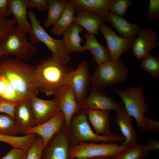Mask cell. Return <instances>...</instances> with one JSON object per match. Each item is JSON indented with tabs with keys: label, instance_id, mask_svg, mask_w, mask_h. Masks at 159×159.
<instances>
[{
	"label": "cell",
	"instance_id": "1",
	"mask_svg": "<svg viewBox=\"0 0 159 159\" xmlns=\"http://www.w3.org/2000/svg\"><path fill=\"white\" fill-rule=\"evenodd\" d=\"M0 75L6 77L24 98L37 95L35 67L4 56L0 62Z\"/></svg>",
	"mask_w": 159,
	"mask_h": 159
},
{
	"label": "cell",
	"instance_id": "2",
	"mask_svg": "<svg viewBox=\"0 0 159 159\" xmlns=\"http://www.w3.org/2000/svg\"><path fill=\"white\" fill-rule=\"evenodd\" d=\"M73 69L62 64L52 56L39 63L36 67V77L39 92L47 96L55 94L69 82Z\"/></svg>",
	"mask_w": 159,
	"mask_h": 159
},
{
	"label": "cell",
	"instance_id": "3",
	"mask_svg": "<svg viewBox=\"0 0 159 159\" xmlns=\"http://www.w3.org/2000/svg\"><path fill=\"white\" fill-rule=\"evenodd\" d=\"M87 119L86 111L82 108L72 117L69 127L66 130L70 146L87 141L95 143L117 142L122 143L125 140L122 135L117 133L106 137L97 135L92 130Z\"/></svg>",
	"mask_w": 159,
	"mask_h": 159
},
{
	"label": "cell",
	"instance_id": "4",
	"mask_svg": "<svg viewBox=\"0 0 159 159\" xmlns=\"http://www.w3.org/2000/svg\"><path fill=\"white\" fill-rule=\"evenodd\" d=\"M113 91L121 99L127 113L135 119L138 128L148 131L152 119L145 115L149 110L142 86L131 87L125 90L115 88Z\"/></svg>",
	"mask_w": 159,
	"mask_h": 159
},
{
	"label": "cell",
	"instance_id": "5",
	"mask_svg": "<svg viewBox=\"0 0 159 159\" xmlns=\"http://www.w3.org/2000/svg\"><path fill=\"white\" fill-rule=\"evenodd\" d=\"M30 21L31 29L29 33V39L33 44L41 42L47 47L52 53V57L60 63L67 65L70 60L62 39H55L49 35L41 26L32 10L27 13Z\"/></svg>",
	"mask_w": 159,
	"mask_h": 159
},
{
	"label": "cell",
	"instance_id": "6",
	"mask_svg": "<svg viewBox=\"0 0 159 159\" xmlns=\"http://www.w3.org/2000/svg\"><path fill=\"white\" fill-rule=\"evenodd\" d=\"M129 71L120 60H109L98 64L90 76L92 84L106 87L115 84L122 83L127 79Z\"/></svg>",
	"mask_w": 159,
	"mask_h": 159
},
{
	"label": "cell",
	"instance_id": "7",
	"mask_svg": "<svg viewBox=\"0 0 159 159\" xmlns=\"http://www.w3.org/2000/svg\"><path fill=\"white\" fill-rule=\"evenodd\" d=\"M4 56H13L21 61L29 60L37 48L27 39L26 34L14 27L0 46Z\"/></svg>",
	"mask_w": 159,
	"mask_h": 159
},
{
	"label": "cell",
	"instance_id": "8",
	"mask_svg": "<svg viewBox=\"0 0 159 159\" xmlns=\"http://www.w3.org/2000/svg\"><path fill=\"white\" fill-rule=\"evenodd\" d=\"M128 147L122 144L118 145L115 143H80L70 146V157L74 158L114 156L126 150Z\"/></svg>",
	"mask_w": 159,
	"mask_h": 159
},
{
	"label": "cell",
	"instance_id": "9",
	"mask_svg": "<svg viewBox=\"0 0 159 159\" xmlns=\"http://www.w3.org/2000/svg\"><path fill=\"white\" fill-rule=\"evenodd\" d=\"M90 90L88 95L78 103L81 108L86 110L116 111L122 106V102L109 96L101 87L91 84Z\"/></svg>",
	"mask_w": 159,
	"mask_h": 159
},
{
	"label": "cell",
	"instance_id": "10",
	"mask_svg": "<svg viewBox=\"0 0 159 159\" xmlns=\"http://www.w3.org/2000/svg\"><path fill=\"white\" fill-rule=\"evenodd\" d=\"M70 147L64 124L44 146L42 159H69Z\"/></svg>",
	"mask_w": 159,
	"mask_h": 159
},
{
	"label": "cell",
	"instance_id": "11",
	"mask_svg": "<svg viewBox=\"0 0 159 159\" xmlns=\"http://www.w3.org/2000/svg\"><path fill=\"white\" fill-rule=\"evenodd\" d=\"M99 31L105 39L111 60H120L122 54L128 51L132 46L134 41L120 37L111 27L103 23L100 26Z\"/></svg>",
	"mask_w": 159,
	"mask_h": 159
},
{
	"label": "cell",
	"instance_id": "12",
	"mask_svg": "<svg viewBox=\"0 0 159 159\" xmlns=\"http://www.w3.org/2000/svg\"><path fill=\"white\" fill-rule=\"evenodd\" d=\"M54 95V98L59 102L60 110L64 115V125L67 130L72 117L81 108L77 103L74 90L69 82L60 88Z\"/></svg>",
	"mask_w": 159,
	"mask_h": 159
},
{
	"label": "cell",
	"instance_id": "13",
	"mask_svg": "<svg viewBox=\"0 0 159 159\" xmlns=\"http://www.w3.org/2000/svg\"><path fill=\"white\" fill-rule=\"evenodd\" d=\"M88 62L84 60L72 72L69 82L74 90L78 104L87 96L90 89V76Z\"/></svg>",
	"mask_w": 159,
	"mask_h": 159
},
{
	"label": "cell",
	"instance_id": "14",
	"mask_svg": "<svg viewBox=\"0 0 159 159\" xmlns=\"http://www.w3.org/2000/svg\"><path fill=\"white\" fill-rule=\"evenodd\" d=\"M30 99L36 125L48 120L60 110L59 102L55 98L45 100L34 95L30 97Z\"/></svg>",
	"mask_w": 159,
	"mask_h": 159
},
{
	"label": "cell",
	"instance_id": "15",
	"mask_svg": "<svg viewBox=\"0 0 159 159\" xmlns=\"http://www.w3.org/2000/svg\"><path fill=\"white\" fill-rule=\"evenodd\" d=\"M137 36L131 47L134 56L140 60L156 48L158 37L156 32L151 27L141 29Z\"/></svg>",
	"mask_w": 159,
	"mask_h": 159
},
{
	"label": "cell",
	"instance_id": "16",
	"mask_svg": "<svg viewBox=\"0 0 159 159\" xmlns=\"http://www.w3.org/2000/svg\"><path fill=\"white\" fill-rule=\"evenodd\" d=\"M65 121L64 115L60 110L48 120L28 130L25 135L33 133L40 136L45 146L49 140L61 130Z\"/></svg>",
	"mask_w": 159,
	"mask_h": 159
},
{
	"label": "cell",
	"instance_id": "17",
	"mask_svg": "<svg viewBox=\"0 0 159 159\" xmlns=\"http://www.w3.org/2000/svg\"><path fill=\"white\" fill-rule=\"evenodd\" d=\"M14 119L18 133L25 135L28 130L36 125L30 98H25L17 104Z\"/></svg>",
	"mask_w": 159,
	"mask_h": 159
},
{
	"label": "cell",
	"instance_id": "18",
	"mask_svg": "<svg viewBox=\"0 0 159 159\" xmlns=\"http://www.w3.org/2000/svg\"><path fill=\"white\" fill-rule=\"evenodd\" d=\"M116 111L115 122L125 138L122 144L129 147L136 143L138 137L133 128L131 117L122 106Z\"/></svg>",
	"mask_w": 159,
	"mask_h": 159
},
{
	"label": "cell",
	"instance_id": "19",
	"mask_svg": "<svg viewBox=\"0 0 159 159\" xmlns=\"http://www.w3.org/2000/svg\"><path fill=\"white\" fill-rule=\"evenodd\" d=\"M115 30L124 38L134 41L136 38L141 25L138 23H131L123 17L110 11L107 19Z\"/></svg>",
	"mask_w": 159,
	"mask_h": 159
},
{
	"label": "cell",
	"instance_id": "20",
	"mask_svg": "<svg viewBox=\"0 0 159 159\" xmlns=\"http://www.w3.org/2000/svg\"><path fill=\"white\" fill-rule=\"evenodd\" d=\"M29 0H9V9L16 23V28L24 33H29L31 25L27 19V9Z\"/></svg>",
	"mask_w": 159,
	"mask_h": 159
},
{
	"label": "cell",
	"instance_id": "21",
	"mask_svg": "<svg viewBox=\"0 0 159 159\" xmlns=\"http://www.w3.org/2000/svg\"><path fill=\"white\" fill-rule=\"evenodd\" d=\"M111 0H70L69 2L76 11L82 10L92 13L107 22L110 12L109 5Z\"/></svg>",
	"mask_w": 159,
	"mask_h": 159
},
{
	"label": "cell",
	"instance_id": "22",
	"mask_svg": "<svg viewBox=\"0 0 159 159\" xmlns=\"http://www.w3.org/2000/svg\"><path fill=\"white\" fill-rule=\"evenodd\" d=\"M86 111L87 119L96 134L105 137L109 136L112 134L110 129V110Z\"/></svg>",
	"mask_w": 159,
	"mask_h": 159
},
{
	"label": "cell",
	"instance_id": "23",
	"mask_svg": "<svg viewBox=\"0 0 159 159\" xmlns=\"http://www.w3.org/2000/svg\"><path fill=\"white\" fill-rule=\"evenodd\" d=\"M159 148V142L150 139L146 145L143 146L136 143L128 147L123 152L114 156V159H144L150 151Z\"/></svg>",
	"mask_w": 159,
	"mask_h": 159
},
{
	"label": "cell",
	"instance_id": "24",
	"mask_svg": "<svg viewBox=\"0 0 159 159\" xmlns=\"http://www.w3.org/2000/svg\"><path fill=\"white\" fill-rule=\"evenodd\" d=\"M83 30L82 27L73 22L63 33L62 39L68 55L74 52L83 53L81 45L82 39L80 36Z\"/></svg>",
	"mask_w": 159,
	"mask_h": 159
},
{
	"label": "cell",
	"instance_id": "25",
	"mask_svg": "<svg viewBox=\"0 0 159 159\" xmlns=\"http://www.w3.org/2000/svg\"><path fill=\"white\" fill-rule=\"evenodd\" d=\"M86 42L82 47L84 50L90 51L93 57V60L98 64L110 60L107 48L101 44L95 38V35L86 32L84 34Z\"/></svg>",
	"mask_w": 159,
	"mask_h": 159
},
{
	"label": "cell",
	"instance_id": "26",
	"mask_svg": "<svg viewBox=\"0 0 159 159\" xmlns=\"http://www.w3.org/2000/svg\"><path fill=\"white\" fill-rule=\"evenodd\" d=\"M74 22L84 28L89 33L94 35L99 33V27L104 21L100 16L91 12L77 11Z\"/></svg>",
	"mask_w": 159,
	"mask_h": 159
},
{
	"label": "cell",
	"instance_id": "27",
	"mask_svg": "<svg viewBox=\"0 0 159 159\" xmlns=\"http://www.w3.org/2000/svg\"><path fill=\"white\" fill-rule=\"evenodd\" d=\"M69 3V1L67 0H48V13L44 23V27L48 28L54 25L60 17Z\"/></svg>",
	"mask_w": 159,
	"mask_h": 159
},
{
	"label": "cell",
	"instance_id": "28",
	"mask_svg": "<svg viewBox=\"0 0 159 159\" xmlns=\"http://www.w3.org/2000/svg\"><path fill=\"white\" fill-rule=\"evenodd\" d=\"M76 11L73 6L69 2L60 17L52 29L54 34L61 36L63 34L74 22V14Z\"/></svg>",
	"mask_w": 159,
	"mask_h": 159
},
{
	"label": "cell",
	"instance_id": "29",
	"mask_svg": "<svg viewBox=\"0 0 159 159\" xmlns=\"http://www.w3.org/2000/svg\"><path fill=\"white\" fill-rule=\"evenodd\" d=\"M37 135L29 133L22 136H16L0 133V142L13 148L28 150L37 138Z\"/></svg>",
	"mask_w": 159,
	"mask_h": 159
},
{
	"label": "cell",
	"instance_id": "30",
	"mask_svg": "<svg viewBox=\"0 0 159 159\" xmlns=\"http://www.w3.org/2000/svg\"><path fill=\"white\" fill-rule=\"evenodd\" d=\"M0 97L14 103H17L25 98L6 77L1 75H0Z\"/></svg>",
	"mask_w": 159,
	"mask_h": 159
},
{
	"label": "cell",
	"instance_id": "31",
	"mask_svg": "<svg viewBox=\"0 0 159 159\" xmlns=\"http://www.w3.org/2000/svg\"><path fill=\"white\" fill-rule=\"evenodd\" d=\"M141 68L149 73L153 77L159 78V58L150 53L145 55L141 59Z\"/></svg>",
	"mask_w": 159,
	"mask_h": 159
},
{
	"label": "cell",
	"instance_id": "32",
	"mask_svg": "<svg viewBox=\"0 0 159 159\" xmlns=\"http://www.w3.org/2000/svg\"><path fill=\"white\" fill-rule=\"evenodd\" d=\"M18 133L14 118L8 114H0V133L15 136Z\"/></svg>",
	"mask_w": 159,
	"mask_h": 159
},
{
	"label": "cell",
	"instance_id": "33",
	"mask_svg": "<svg viewBox=\"0 0 159 159\" xmlns=\"http://www.w3.org/2000/svg\"><path fill=\"white\" fill-rule=\"evenodd\" d=\"M132 4V1L130 0H111L109 9L110 11L124 17L127 9Z\"/></svg>",
	"mask_w": 159,
	"mask_h": 159
},
{
	"label": "cell",
	"instance_id": "34",
	"mask_svg": "<svg viewBox=\"0 0 159 159\" xmlns=\"http://www.w3.org/2000/svg\"><path fill=\"white\" fill-rule=\"evenodd\" d=\"M44 147L43 141L38 136L28 150L26 159H42V155Z\"/></svg>",
	"mask_w": 159,
	"mask_h": 159
},
{
	"label": "cell",
	"instance_id": "35",
	"mask_svg": "<svg viewBox=\"0 0 159 159\" xmlns=\"http://www.w3.org/2000/svg\"><path fill=\"white\" fill-rule=\"evenodd\" d=\"M16 24L14 18H0V46L15 27Z\"/></svg>",
	"mask_w": 159,
	"mask_h": 159
},
{
	"label": "cell",
	"instance_id": "36",
	"mask_svg": "<svg viewBox=\"0 0 159 159\" xmlns=\"http://www.w3.org/2000/svg\"><path fill=\"white\" fill-rule=\"evenodd\" d=\"M146 17L149 21L159 18V0H150Z\"/></svg>",
	"mask_w": 159,
	"mask_h": 159
},
{
	"label": "cell",
	"instance_id": "37",
	"mask_svg": "<svg viewBox=\"0 0 159 159\" xmlns=\"http://www.w3.org/2000/svg\"><path fill=\"white\" fill-rule=\"evenodd\" d=\"M18 103L10 102L0 97V114H8L14 118L15 108Z\"/></svg>",
	"mask_w": 159,
	"mask_h": 159
},
{
	"label": "cell",
	"instance_id": "38",
	"mask_svg": "<svg viewBox=\"0 0 159 159\" xmlns=\"http://www.w3.org/2000/svg\"><path fill=\"white\" fill-rule=\"evenodd\" d=\"M28 150L14 148L0 159H26Z\"/></svg>",
	"mask_w": 159,
	"mask_h": 159
},
{
	"label": "cell",
	"instance_id": "39",
	"mask_svg": "<svg viewBox=\"0 0 159 159\" xmlns=\"http://www.w3.org/2000/svg\"><path fill=\"white\" fill-rule=\"evenodd\" d=\"M48 0H29L27 8L32 9H37L38 11L45 12L48 10Z\"/></svg>",
	"mask_w": 159,
	"mask_h": 159
},
{
	"label": "cell",
	"instance_id": "40",
	"mask_svg": "<svg viewBox=\"0 0 159 159\" xmlns=\"http://www.w3.org/2000/svg\"><path fill=\"white\" fill-rule=\"evenodd\" d=\"M9 0H0V18H5L11 15L9 9Z\"/></svg>",
	"mask_w": 159,
	"mask_h": 159
},
{
	"label": "cell",
	"instance_id": "41",
	"mask_svg": "<svg viewBox=\"0 0 159 159\" xmlns=\"http://www.w3.org/2000/svg\"><path fill=\"white\" fill-rule=\"evenodd\" d=\"M87 159H114V156H106L96 157L89 158Z\"/></svg>",
	"mask_w": 159,
	"mask_h": 159
},
{
	"label": "cell",
	"instance_id": "42",
	"mask_svg": "<svg viewBox=\"0 0 159 159\" xmlns=\"http://www.w3.org/2000/svg\"><path fill=\"white\" fill-rule=\"evenodd\" d=\"M4 57V55L3 52L0 47V62Z\"/></svg>",
	"mask_w": 159,
	"mask_h": 159
},
{
	"label": "cell",
	"instance_id": "43",
	"mask_svg": "<svg viewBox=\"0 0 159 159\" xmlns=\"http://www.w3.org/2000/svg\"><path fill=\"white\" fill-rule=\"evenodd\" d=\"M74 159H87L85 158H74Z\"/></svg>",
	"mask_w": 159,
	"mask_h": 159
},
{
	"label": "cell",
	"instance_id": "44",
	"mask_svg": "<svg viewBox=\"0 0 159 159\" xmlns=\"http://www.w3.org/2000/svg\"><path fill=\"white\" fill-rule=\"evenodd\" d=\"M69 159H74V158L70 157V158Z\"/></svg>",
	"mask_w": 159,
	"mask_h": 159
}]
</instances>
